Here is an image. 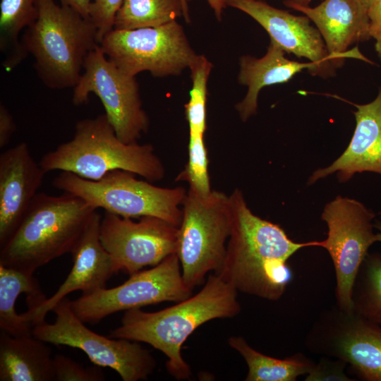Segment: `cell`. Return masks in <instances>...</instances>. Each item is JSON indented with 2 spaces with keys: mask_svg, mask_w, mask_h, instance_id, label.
I'll use <instances>...</instances> for the list:
<instances>
[{
  "mask_svg": "<svg viewBox=\"0 0 381 381\" xmlns=\"http://www.w3.org/2000/svg\"><path fill=\"white\" fill-rule=\"evenodd\" d=\"M239 67L238 83L248 87L245 97L235 106L243 121L256 114L258 97L262 88L286 83L304 69L313 75H322L320 67L314 62H299L286 58L285 52L272 40L262 57L243 56L239 60Z\"/></svg>",
  "mask_w": 381,
  "mask_h": 381,
  "instance_id": "cell-20",
  "label": "cell"
},
{
  "mask_svg": "<svg viewBox=\"0 0 381 381\" xmlns=\"http://www.w3.org/2000/svg\"><path fill=\"white\" fill-rule=\"evenodd\" d=\"M94 93L101 100L116 135L126 143H135L149 128L135 76L110 61L99 45L87 56L82 75L73 87L72 101L79 106Z\"/></svg>",
  "mask_w": 381,
  "mask_h": 381,
  "instance_id": "cell-11",
  "label": "cell"
},
{
  "mask_svg": "<svg viewBox=\"0 0 381 381\" xmlns=\"http://www.w3.org/2000/svg\"><path fill=\"white\" fill-rule=\"evenodd\" d=\"M362 4H363L365 6L369 8L375 0H359Z\"/></svg>",
  "mask_w": 381,
  "mask_h": 381,
  "instance_id": "cell-37",
  "label": "cell"
},
{
  "mask_svg": "<svg viewBox=\"0 0 381 381\" xmlns=\"http://www.w3.org/2000/svg\"><path fill=\"white\" fill-rule=\"evenodd\" d=\"M65 298L52 309L55 322L35 325L32 334L54 345L83 351L95 365L115 370L123 381L145 380L153 373L156 361L138 341L100 335L88 329L73 312Z\"/></svg>",
  "mask_w": 381,
  "mask_h": 381,
  "instance_id": "cell-8",
  "label": "cell"
},
{
  "mask_svg": "<svg viewBox=\"0 0 381 381\" xmlns=\"http://www.w3.org/2000/svg\"><path fill=\"white\" fill-rule=\"evenodd\" d=\"M36 0H1L0 4V50L2 66L7 70L17 67L26 59L20 33L36 19Z\"/></svg>",
  "mask_w": 381,
  "mask_h": 381,
  "instance_id": "cell-24",
  "label": "cell"
},
{
  "mask_svg": "<svg viewBox=\"0 0 381 381\" xmlns=\"http://www.w3.org/2000/svg\"><path fill=\"white\" fill-rule=\"evenodd\" d=\"M16 126L13 117L1 102L0 104V147L4 148L11 141V137L16 131Z\"/></svg>",
  "mask_w": 381,
  "mask_h": 381,
  "instance_id": "cell-33",
  "label": "cell"
},
{
  "mask_svg": "<svg viewBox=\"0 0 381 381\" xmlns=\"http://www.w3.org/2000/svg\"><path fill=\"white\" fill-rule=\"evenodd\" d=\"M191 0H183L186 6L188 8V3ZM218 20L222 19V16L224 8L226 7L225 0H206Z\"/></svg>",
  "mask_w": 381,
  "mask_h": 381,
  "instance_id": "cell-35",
  "label": "cell"
},
{
  "mask_svg": "<svg viewBox=\"0 0 381 381\" xmlns=\"http://www.w3.org/2000/svg\"><path fill=\"white\" fill-rule=\"evenodd\" d=\"M369 32L375 40L376 52L381 60V0H375L368 8Z\"/></svg>",
  "mask_w": 381,
  "mask_h": 381,
  "instance_id": "cell-32",
  "label": "cell"
},
{
  "mask_svg": "<svg viewBox=\"0 0 381 381\" xmlns=\"http://www.w3.org/2000/svg\"><path fill=\"white\" fill-rule=\"evenodd\" d=\"M33 274L0 265V329L2 332L12 336L32 334V327L21 314L16 313L15 306L22 294L27 295L28 309L38 306L47 299Z\"/></svg>",
  "mask_w": 381,
  "mask_h": 381,
  "instance_id": "cell-22",
  "label": "cell"
},
{
  "mask_svg": "<svg viewBox=\"0 0 381 381\" xmlns=\"http://www.w3.org/2000/svg\"><path fill=\"white\" fill-rule=\"evenodd\" d=\"M45 174L25 142L1 153L0 248L17 230Z\"/></svg>",
  "mask_w": 381,
  "mask_h": 381,
  "instance_id": "cell-17",
  "label": "cell"
},
{
  "mask_svg": "<svg viewBox=\"0 0 381 381\" xmlns=\"http://www.w3.org/2000/svg\"><path fill=\"white\" fill-rule=\"evenodd\" d=\"M96 210L68 193H38L14 234L0 248V265L34 273L71 253Z\"/></svg>",
  "mask_w": 381,
  "mask_h": 381,
  "instance_id": "cell-4",
  "label": "cell"
},
{
  "mask_svg": "<svg viewBox=\"0 0 381 381\" xmlns=\"http://www.w3.org/2000/svg\"><path fill=\"white\" fill-rule=\"evenodd\" d=\"M186 284L176 253L149 270L138 271L119 286L82 295L70 304L85 323L96 324L122 310L140 308L164 301L179 302L192 296Z\"/></svg>",
  "mask_w": 381,
  "mask_h": 381,
  "instance_id": "cell-12",
  "label": "cell"
},
{
  "mask_svg": "<svg viewBox=\"0 0 381 381\" xmlns=\"http://www.w3.org/2000/svg\"><path fill=\"white\" fill-rule=\"evenodd\" d=\"M61 4L71 6L82 16L90 18V8L92 0H59Z\"/></svg>",
  "mask_w": 381,
  "mask_h": 381,
  "instance_id": "cell-34",
  "label": "cell"
},
{
  "mask_svg": "<svg viewBox=\"0 0 381 381\" xmlns=\"http://www.w3.org/2000/svg\"><path fill=\"white\" fill-rule=\"evenodd\" d=\"M208 162L207 150L204 143L203 135H189L188 162L176 180L186 181L190 188L200 195L210 194L212 189Z\"/></svg>",
  "mask_w": 381,
  "mask_h": 381,
  "instance_id": "cell-28",
  "label": "cell"
},
{
  "mask_svg": "<svg viewBox=\"0 0 381 381\" xmlns=\"http://www.w3.org/2000/svg\"><path fill=\"white\" fill-rule=\"evenodd\" d=\"M102 216L96 210L85 228L71 254L73 266L57 291L38 306L21 313L33 327L45 321V316L67 295L82 291L89 295L106 288L107 281L116 274L111 255L100 239Z\"/></svg>",
  "mask_w": 381,
  "mask_h": 381,
  "instance_id": "cell-15",
  "label": "cell"
},
{
  "mask_svg": "<svg viewBox=\"0 0 381 381\" xmlns=\"http://www.w3.org/2000/svg\"><path fill=\"white\" fill-rule=\"evenodd\" d=\"M123 0H92L90 18L97 28L99 44L114 29L115 16Z\"/></svg>",
  "mask_w": 381,
  "mask_h": 381,
  "instance_id": "cell-30",
  "label": "cell"
},
{
  "mask_svg": "<svg viewBox=\"0 0 381 381\" xmlns=\"http://www.w3.org/2000/svg\"><path fill=\"white\" fill-rule=\"evenodd\" d=\"M182 213L176 254L183 279L193 290L208 272L217 274L223 265L230 233L229 197L214 190L202 195L189 188Z\"/></svg>",
  "mask_w": 381,
  "mask_h": 381,
  "instance_id": "cell-7",
  "label": "cell"
},
{
  "mask_svg": "<svg viewBox=\"0 0 381 381\" xmlns=\"http://www.w3.org/2000/svg\"><path fill=\"white\" fill-rule=\"evenodd\" d=\"M229 197L230 233L217 274L237 291L278 300L292 280L289 259L303 248L315 246V241H292L279 225L254 214L239 189Z\"/></svg>",
  "mask_w": 381,
  "mask_h": 381,
  "instance_id": "cell-1",
  "label": "cell"
},
{
  "mask_svg": "<svg viewBox=\"0 0 381 381\" xmlns=\"http://www.w3.org/2000/svg\"><path fill=\"white\" fill-rule=\"evenodd\" d=\"M135 174L114 170L100 180L90 181L74 174L61 171L53 186L80 197L95 209L126 218L151 216L179 226L182 205L187 190L181 186L164 188L140 180Z\"/></svg>",
  "mask_w": 381,
  "mask_h": 381,
  "instance_id": "cell-6",
  "label": "cell"
},
{
  "mask_svg": "<svg viewBox=\"0 0 381 381\" xmlns=\"http://www.w3.org/2000/svg\"><path fill=\"white\" fill-rule=\"evenodd\" d=\"M284 5L306 16L316 25L329 55L338 65L346 58H355L373 64L357 47L349 50L355 42L370 37L368 8L359 0H324L315 7L291 0Z\"/></svg>",
  "mask_w": 381,
  "mask_h": 381,
  "instance_id": "cell-18",
  "label": "cell"
},
{
  "mask_svg": "<svg viewBox=\"0 0 381 381\" xmlns=\"http://www.w3.org/2000/svg\"><path fill=\"white\" fill-rule=\"evenodd\" d=\"M353 311L381 326V253L368 254L353 288Z\"/></svg>",
  "mask_w": 381,
  "mask_h": 381,
  "instance_id": "cell-26",
  "label": "cell"
},
{
  "mask_svg": "<svg viewBox=\"0 0 381 381\" xmlns=\"http://www.w3.org/2000/svg\"><path fill=\"white\" fill-rule=\"evenodd\" d=\"M181 16L190 23L189 8L183 0H123L115 16L114 29L156 27Z\"/></svg>",
  "mask_w": 381,
  "mask_h": 381,
  "instance_id": "cell-25",
  "label": "cell"
},
{
  "mask_svg": "<svg viewBox=\"0 0 381 381\" xmlns=\"http://www.w3.org/2000/svg\"><path fill=\"white\" fill-rule=\"evenodd\" d=\"M375 213L363 202L337 195L327 202L321 219L327 226V237L315 241V246L325 248L332 260L336 274L338 308L353 312V288L359 269L376 241Z\"/></svg>",
  "mask_w": 381,
  "mask_h": 381,
  "instance_id": "cell-9",
  "label": "cell"
},
{
  "mask_svg": "<svg viewBox=\"0 0 381 381\" xmlns=\"http://www.w3.org/2000/svg\"><path fill=\"white\" fill-rule=\"evenodd\" d=\"M47 343L32 334L0 333L1 381H54L53 357Z\"/></svg>",
  "mask_w": 381,
  "mask_h": 381,
  "instance_id": "cell-21",
  "label": "cell"
},
{
  "mask_svg": "<svg viewBox=\"0 0 381 381\" xmlns=\"http://www.w3.org/2000/svg\"><path fill=\"white\" fill-rule=\"evenodd\" d=\"M54 381H104L99 366L84 367L62 354L53 356Z\"/></svg>",
  "mask_w": 381,
  "mask_h": 381,
  "instance_id": "cell-29",
  "label": "cell"
},
{
  "mask_svg": "<svg viewBox=\"0 0 381 381\" xmlns=\"http://www.w3.org/2000/svg\"><path fill=\"white\" fill-rule=\"evenodd\" d=\"M99 46L110 61L133 76L143 71L155 77L177 75L198 56L176 20L156 27L113 29Z\"/></svg>",
  "mask_w": 381,
  "mask_h": 381,
  "instance_id": "cell-10",
  "label": "cell"
},
{
  "mask_svg": "<svg viewBox=\"0 0 381 381\" xmlns=\"http://www.w3.org/2000/svg\"><path fill=\"white\" fill-rule=\"evenodd\" d=\"M39 163L46 173L66 171L90 181L114 170L132 172L150 182L162 180L165 174L153 146L123 142L105 114L78 121L73 138L44 155Z\"/></svg>",
  "mask_w": 381,
  "mask_h": 381,
  "instance_id": "cell-3",
  "label": "cell"
},
{
  "mask_svg": "<svg viewBox=\"0 0 381 381\" xmlns=\"http://www.w3.org/2000/svg\"><path fill=\"white\" fill-rule=\"evenodd\" d=\"M378 214L380 216V219H375L374 227L378 231L376 233V241L381 242V212Z\"/></svg>",
  "mask_w": 381,
  "mask_h": 381,
  "instance_id": "cell-36",
  "label": "cell"
},
{
  "mask_svg": "<svg viewBox=\"0 0 381 381\" xmlns=\"http://www.w3.org/2000/svg\"><path fill=\"white\" fill-rule=\"evenodd\" d=\"M37 16L24 31L22 44L34 68L51 89L74 87L90 52L99 45L90 18L54 0H36Z\"/></svg>",
  "mask_w": 381,
  "mask_h": 381,
  "instance_id": "cell-5",
  "label": "cell"
},
{
  "mask_svg": "<svg viewBox=\"0 0 381 381\" xmlns=\"http://www.w3.org/2000/svg\"><path fill=\"white\" fill-rule=\"evenodd\" d=\"M340 99L356 108L353 112L356 127L353 136L346 149L336 160L311 174L308 179V186L334 174L341 183L364 171L381 175V87L377 97L367 104H358Z\"/></svg>",
  "mask_w": 381,
  "mask_h": 381,
  "instance_id": "cell-19",
  "label": "cell"
},
{
  "mask_svg": "<svg viewBox=\"0 0 381 381\" xmlns=\"http://www.w3.org/2000/svg\"><path fill=\"white\" fill-rule=\"evenodd\" d=\"M192 88L185 104L189 135H204L207 128V81L212 64L203 55H198L190 66Z\"/></svg>",
  "mask_w": 381,
  "mask_h": 381,
  "instance_id": "cell-27",
  "label": "cell"
},
{
  "mask_svg": "<svg viewBox=\"0 0 381 381\" xmlns=\"http://www.w3.org/2000/svg\"><path fill=\"white\" fill-rule=\"evenodd\" d=\"M100 239L116 273L131 275L176 253L178 226L156 217H142L135 222L105 212L100 224Z\"/></svg>",
  "mask_w": 381,
  "mask_h": 381,
  "instance_id": "cell-14",
  "label": "cell"
},
{
  "mask_svg": "<svg viewBox=\"0 0 381 381\" xmlns=\"http://www.w3.org/2000/svg\"><path fill=\"white\" fill-rule=\"evenodd\" d=\"M228 341L248 365L246 381H295L298 376L308 374L314 365L301 354L285 359L262 354L252 348L241 337H231Z\"/></svg>",
  "mask_w": 381,
  "mask_h": 381,
  "instance_id": "cell-23",
  "label": "cell"
},
{
  "mask_svg": "<svg viewBox=\"0 0 381 381\" xmlns=\"http://www.w3.org/2000/svg\"><path fill=\"white\" fill-rule=\"evenodd\" d=\"M310 351L349 364L367 381H381V326L338 308L318 321L309 334Z\"/></svg>",
  "mask_w": 381,
  "mask_h": 381,
  "instance_id": "cell-13",
  "label": "cell"
},
{
  "mask_svg": "<svg viewBox=\"0 0 381 381\" xmlns=\"http://www.w3.org/2000/svg\"><path fill=\"white\" fill-rule=\"evenodd\" d=\"M260 1H262V0H260ZM293 1H295L298 4H302V5H307L308 6V4L312 1V0H291Z\"/></svg>",
  "mask_w": 381,
  "mask_h": 381,
  "instance_id": "cell-38",
  "label": "cell"
},
{
  "mask_svg": "<svg viewBox=\"0 0 381 381\" xmlns=\"http://www.w3.org/2000/svg\"><path fill=\"white\" fill-rule=\"evenodd\" d=\"M225 4L253 18L285 52L317 64L322 75H327L333 64L339 66L306 16H294L260 0H225Z\"/></svg>",
  "mask_w": 381,
  "mask_h": 381,
  "instance_id": "cell-16",
  "label": "cell"
},
{
  "mask_svg": "<svg viewBox=\"0 0 381 381\" xmlns=\"http://www.w3.org/2000/svg\"><path fill=\"white\" fill-rule=\"evenodd\" d=\"M237 292L219 274H210L198 293L173 306L151 313L126 310L121 325L109 337L151 345L167 356V369L174 378L188 379L191 370L182 358V345L202 324L237 315L241 311Z\"/></svg>",
  "mask_w": 381,
  "mask_h": 381,
  "instance_id": "cell-2",
  "label": "cell"
},
{
  "mask_svg": "<svg viewBox=\"0 0 381 381\" xmlns=\"http://www.w3.org/2000/svg\"><path fill=\"white\" fill-rule=\"evenodd\" d=\"M346 363L339 359L334 361L324 358L313 365L307 374L306 381H351L345 373Z\"/></svg>",
  "mask_w": 381,
  "mask_h": 381,
  "instance_id": "cell-31",
  "label": "cell"
}]
</instances>
